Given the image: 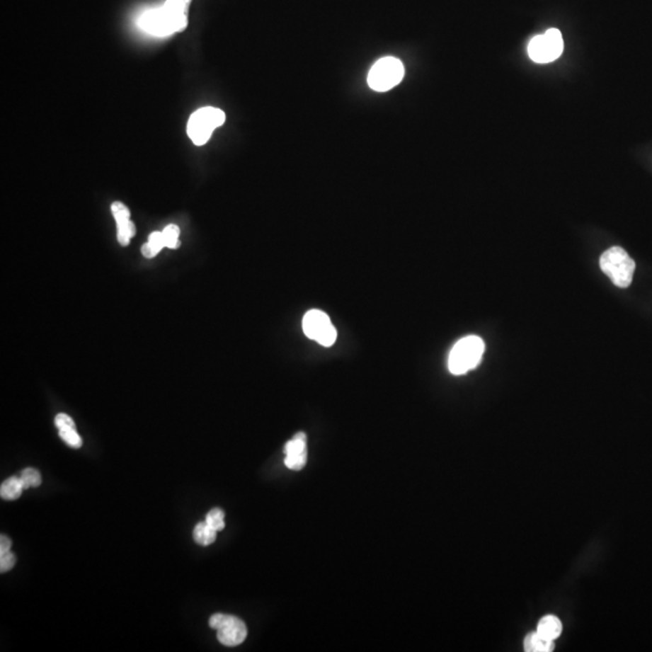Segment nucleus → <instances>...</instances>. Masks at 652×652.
<instances>
[{"mask_svg":"<svg viewBox=\"0 0 652 652\" xmlns=\"http://www.w3.org/2000/svg\"><path fill=\"white\" fill-rule=\"evenodd\" d=\"M600 268L616 287H628L633 280L636 263L621 246H612L600 256Z\"/></svg>","mask_w":652,"mask_h":652,"instance_id":"7ed1b4c3","label":"nucleus"},{"mask_svg":"<svg viewBox=\"0 0 652 652\" xmlns=\"http://www.w3.org/2000/svg\"><path fill=\"white\" fill-rule=\"evenodd\" d=\"M11 549V540L10 537H6L4 534H1L0 537V554H4V552H8Z\"/></svg>","mask_w":652,"mask_h":652,"instance_id":"4be33fe9","label":"nucleus"},{"mask_svg":"<svg viewBox=\"0 0 652 652\" xmlns=\"http://www.w3.org/2000/svg\"><path fill=\"white\" fill-rule=\"evenodd\" d=\"M23 484L20 477L11 476L0 486V496L5 501H13L20 498L23 492Z\"/></svg>","mask_w":652,"mask_h":652,"instance_id":"f8f14e48","label":"nucleus"},{"mask_svg":"<svg viewBox=\"0 0 652 652\" xmlns=\"http://www.w3.org/2000/svg\"><path fill=\"white\" fill-rule=\"evenodd\" d=\"M20 479L25 489L30 488V487H38L41 484L40 472L38 471L37 469H25L23 471L21 472Z\"/></svg>","mask_w":652,"mask_h":652,"instance_id":"a211bd4d","label":"nucleus"},{"mask_svg":"<svg viewBox=\"0 0 652 652\" xmlns=\"http://www.w3.org/2000/svg\"><path fill=\"white\" fill-rule=\"evenodd\" d=\"M563 626L561 619L554 615L544 616L537 624V632L549 640H556L562 634Z\"/></svg>","mask_w":652,"mask_h":652,"instance_id":"9d476101","label":"nucleus"},{"mask_svg":"<svg viewBox=\"0 0 652 652\" xmlns=\"http://www.w3.org/2000/svg\"><path fill=\"white\" fill-rule=\"evenodd\" d=\"M484 353V342L479 336H467L458 341L448 357V370L455 376L465 374L480 364Z\"/></svg>","mask_w":652,"mask_h":652,"instance_id":"f03ea898","label":"nucleus"},{"mask_svg":"<svg viewBox=\"0 0 652 652\" xmlns=\"http://www.w3.org/2000/svg\"><path fill=\"white\" fill-rule=\"evenodd\" d=\"M217 530L207 525V522H198L193 530V540L198 545H212L217 539Z\"/></svg>","mask_w":652,"mask_h":652,"instance_id":"ddd939ff","label":"nucleus"},{"mask_svg":"<svg viewBox=\"0 0 652 652\" xmlns=\"http://www.w3.org/2000/svg\"><path fill=\"white\" fill-rule=\"evenodd\" d=\"M118 225V241L121 246H128L132 237L136 234V226L130 219H123L116 222Z\"/></svg>","mask_w":652,"mask_h":652,"instance_id":"2eb2a0df","label":"nucleus"},{"mask_svg":"<svg viewBox=\"0 0 652 652\" xmlns=\"http://www.w3.org/2000/svg\"><path fill=\"white\" fill-rule=\"evenodd\" d=\"M59 436L64 442L73 448H80L82 446V440L80 435L76 433L75 428H64L59 429Z\"/></svg>","mask_w":652,"mask_h":652,"instance_id":"6ab92c4d","label":"nucleus"},{"mask_svg":"<svg viewBox=\"0 0 652 652\" xmlns=\"http://www.w3.org/2000/svg\"><path fill=\"white\" fill-rule=\"evenodd\" d=\"M15 564H16V556L11 551L0 554V571L1 573L11 571Z\"/></svg>","mask_w":652,"mask_h":652,"instance_id":"aec40b11","label":"nucleus"},{"mask_svg":"<svg viewBox=\"0 0 652 652\" xmlns=\"http://www.w3.org/2000/svg\"><path fill=\"white\" fill-rule=\"evenodd\" d=\"M563 38L558 29H549L545 34L534 37L528 45L530 57L537 63H550L561 57L563 52Z\"/></svg>","mask_w":652,"mask_h":652,"instance_id":"0eeeda50","label":"nucleus"},{"mask_svg":"<svg viewBox=\"0 0 652 652\" xmlns=\"http://www.w3.org/2000/svg\"><path fill=\"white\" fill-rule=\"evenodd\" d=\"M224 111L217 108L205 107L195 111L188 122V135L195 145H205L213 135L214 130L225 122Z\"/></svg>","mask_w":652,"mask_h":652,"instance_id":"20e7f679","label":"nucleus"},{"mask_svg":"<svg viewBox=\"0 0 652 652\" xmlns=\"http://www.w3.org/2000/svg\"><path fill=\"white\" fill-rule=\"evenodd\" d=\"M55 423H56V427L58 429H64V428H75V423L73 419L70 418L69 416L66 415V413H59L55 419Z\"/></svg>","mask_w":652,"mask_h":652,"instance_id":"412c9836","label":"nucleus"},{"mask_svg":"<svg viewBox=\"0 0 652 652\" xmlns=\"http://www.w3.org/2000/svg\"><path fill=\"white\" fill-rule=\"evenodd\" d=\"M405 76V67L395 57H384L376 62L370 70L367 82L376 92H386L399 85Z\"/></svg>","mask_w":652,"mask_h":652,"instance_id":"39448f33","label":"nucleus"},{"mask_svg":"<svg viewBox=\"0 0 652 652\" xmlns=\"http://www.w3.org/2000/svg\"><path fill=\"white\" fill-rule=\"evenodd\" d=\"M164 234L162 232H152L149 237V242L147 244H144L143 248H142V253H143L144 256L148 258H152L154 256H156L159 253H160L162 249L164 248Z\"/></svg>","mask_w":652,"mask_h":652,"instance_id":"4468645a","label":"nucleus"},{"mask_svg":"<svg viewBox=\"0 0 652 652\" xmlns=\"http://www.w3.org/2000/svg\"><path fill=\"white\" fill-rule=\"evenodd\" d=\"M164 234V246L169 249H177L181 246L179 242V236H181V229L177 225H168L164 227L162 231Z\"/></svg>","mask_w":652,"mask_h":652,"instance_id":"dca6fc26","label":"nucleus"},{"mask_svg":"<svg viewBox=\"0 0 652 652\" xmlns=\"http://www.w3.org/2000/svg\"><path fill=\"white\" fill-rule=\"evenodd\" d=\"M193 0H166L164 6L144 13L140 27L157 37L183 32L188 27V13Z\"/></svg>","mask_w":652,"mask_h":652,"instance_id":"f257e3e1","label":"nucleus"},{"mask_svg":"<svg viewBox=\"0 0 652 652\" xmlns=\"http://www.w3.org/2000/svg\"><path fill=\"white\" fill-rule=\"evenodd\" d=\"M285 465L290 470L299 471L307 463V436L304 433H297L284 446Z\"/></svg>","mask_w":652,"mask_h":652,"instance_id":"1a4fd4ad","label":"nucleus"},{"mask_svg":"<svg viewBox=\"0 0 652 652\" xmlns=\"http://www.w3.org/2000/svg\"><path fill=\"white\" fill-rule=\"evenodd\" d=\"M207 525L212 527L217 532H222L225 528V513L222 509L210 510V513L205 516Z\"/></svg>","mask_w":652,"mask_h":652,"instance_id":"f3484780","label":"nucleus"},{"mask_svg":"<svg viewBox=\"0 0 652 652\" xmlns=\"http://www.w3.org/2000/svg\"><path fill=\"white\" fill-rule=\"evenodd\" d=\"M210 627L217 632V640L225 646L242 644L248 636V629L242 619L225 614H214L210 619Z\"/></svg>","mask_w":652,"mask_h":652,"instance_id":"6e6552de","label":"nucleus"},{"mask_svg":"<svg viewBox=\"0 0 652 652\" xmlns=\"http://www.w3.org/2000/svg\"><path fill=\"white\" fill-rule=\"evenodd\" d=\"M302 328L308 338L316 341L324 347H331L337 340V330L326 313L312 309L306 313L302 320Z\"/></svg>","mask_w":652,"mask_h":652,"instance_id":"423d86ee","label":"nucleus"},{"mask_svg":"<svg viewBox=\"0 0 652 652\" xmlns=\"http://www.w3.org/2000/svg\"><path fill=\"white\" fill-rule=\"evenodd\" d=\"M554 650V640L544 638L537 632H532L525 636V651L527 652H551Z\"/></svg>","mask_w":652,"mask_h":652,"instance_id":"9b49d317","label":"nucleus"}]
</instances>
